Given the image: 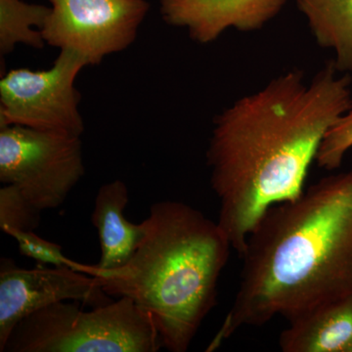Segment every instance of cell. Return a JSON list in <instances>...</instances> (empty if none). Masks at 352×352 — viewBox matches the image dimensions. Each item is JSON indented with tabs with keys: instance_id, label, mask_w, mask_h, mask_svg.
Returning <instances> with one entry per match:
<instances>
[{
	"instance_id": "8992f818",
	"label": "cell",
	"mask_w": 352,
	"mask_h": 352,
	"mask_svg": "<svg viewBox=\"0 0 352 352\" xmlns=\"http://www.w3.org/2000/svg\"><path fill=\"white\" fill-rule=\"evenodd\" d=\"M87 66L78 53L60 50L50 69L9 71L0 80V127L23 126L82 136L85 124L75 82Z\"/></svg>"
},
{
	"instance_id": "2e32d148",
	"label": "cell",
	"mask_w": 352,
	"mask_h": 352,
	"mask_svg": "<svg viewBox=\"0 0 352 352\" xmlns=\"http://www.w3.org/2000/svg\"><path fill=\"white\" fill-rule=\"evenodd\" d=\"M352 148V109L332 126L322 141L317 153L319 168L332 171L339 168Z\"/></svg>"
},
{
	"instance_id": "9a60e30c",
	"label": "cell",
	"mask_w": 352,
	"mask_h": 352,
	"mask_svg": "<svg viewBox=\"0 0 352 352\" xmlns=\"http://www.w3.org/2000/svg\"><path fill=\"white\" fill-rule=\"evenodd\" d=\"M6 234L17 241L18 249L22 256L34 259L38 263L50 264L56 267H69L83 272L85 264L76 263L67 258L62 252L61 245L39 237L34 231L9 229Z\"/></svg>"
},
{
	"instance_id": "277c9868",
	"label": "cell",
	"mask_w": 352,
	"mask_h": 352,
	"mask_svg": "<svg viewBox=\"0 0 352 352\" xmlns=\"http://www.w3.org/2000/svg\"><path fill=\"white\" fill-rule=\"evenodd\" d=\"M163 349L151 319L131 298H119L85 311L66 300L20 322L8 352H156Z\"/></svg>"
},
{
	"instance_id": "6da1fadb",
	"label": "cell",
	"mask_w": 352,
	"mask_h": 352,
	"mask_svg": "<svg viewBox=\"0 0 352 352\" xmlns=\"http://www.w3.org/2000/svg\"><path fill=\"white\" fill-rule=\"evenodd\" d=\"M352 78L332 61L311 80L275 76L214 120L207 150L219 226L239 256L265 212L305 191L327 132L352 109Z\"/></svg>"
},
{
	"instance_id": "8fae6325",
	"label": "cell",
	"mask_w": 352,
	"mask_h": 352,
	"mask_svg": "<svg viewBox=\"0 0 352 352\" xmlns=\"http://www.w3.org/2000/svg\"><path fill=\"white\" fill-rule=\"evenodd\" d=\"M278 344L284 352H352V296L289 321Z\"/></svg>"
},
{
	"instance_id": "4fadbf2b",
	"label": "cell",
	"mask_w": 352,
	"mask_h": 352,
	"mask_svg": "<svg viewBox=\"0 0 352 352\" xmlns=\"http://www.w3.org/2000/svg\"><path fill=\"white\" fill-rule=\"evenodd\" d=\"M51 8L22 0H0V54L6 56L22 43L41 50L45 41L41 30Z\"/></svg>"
},
{
	"instance_id": "7a4b0ae2",
	"label": "cell",
	"mask_w": 352,
	"mask_h": 352,
	"mask_svg": "<svg viewBox=\"0 0 352 352\" xmlns=\"http://www.w3.org/2000/svg\"><path fill=\"white\" fill-rule=\"evenodd\" d=\"M239 288L206 351L245 327L352 296V170L270 208L248 238Z\"/></svg>"
},
{
	"instance_id": "3957f363",
	"label": "cell",
	"mask_w": 352,
	"mask_h": 352,
	"mask_svg": "<svg viewBox=\"0 0 352 352\" xmlns=\"http://www.w3.org/2000/svg\"><path fill=\"white\" fill-rule=\"evenodd\" d=\"M145 235L124 266L83 272L113 298H131L151 319L163 349L186 352L217 303L232 249L219 222L177 201H157L143 221Z\"/></svg>"
},
{
	"instance_id": "30bf717a",
	"label": "cell",
	"mask_w": 352,
	"mask_h": 352,
	"mask_svg": "<svg viewBox=\"0 0 352 352\" xmlns=\"http://www.w3.org/2000/svg\"><path fill=\"white\" fill-rule=\"evenodd\" d=\"M129 192L122 180L102 185L95 197L92 224L98 233L101 258L99 270H110L124 266L138 250L145 235L143 221L135 224L124 217Z\"/></svg>"
},
{
	"instance_id": "ba28073f",
	"label": "cell",
	"mask_w": 352,
	"mask_h": 352,
	"mask_svg": "<svg viewBox=\"0 0 352 352\" xmlns=\"http://www.w3.org/2000/svg\"><path fill=\"white\" fill-rule=\"evenodd\" d=\"M75 300L96 307L112 302L98 280L69 267L27 270L2 258L0 267V351L16 326L30 315L60 302Z\"/></svg>"
},
{
	"instance_id": "52a82bcc",
	"label": "cell",
	"mask_w": 352,
	"mask_h": 352,
	"mask_svg": "<svg viewBox=\"0 0 352 352\" xmlns=\"http://www.w3.org/2000/svg\"><path fill=\"white\" fill-rule=\"evenodd\" d=\"M41 30L45 43L78 53L88 66L122 52L138 38L149 3L146 0H50Z\"/></svg>"
},
{
	"instance_id": "7c38bea8",
	"label": "cell",
	"mask_w": 352,
	"mask_h": 352,
	"mask_svg": "<svg viewBox=\"0 0 352 352\" xmlns=\"http://www.w3.org/2000/svg\"><path fill=\"white\" fill-rule=\"evenodd\" d=\"M316 43L332 50L336 69L352 72V0H296Z\"/></svg>"
},
{
	"instance_id": "9c48e42d",
	"label": "cell",
	"mask_w": 352,
	"mask_h": 352,
	"mask_svg": "<svg viewBox=\"0 0 352 352\" xmlns=\"http://www.w3.org/2000/svg\"><path fill=\"white\" fill-rule=\"evenodd\" d=\"M166 24L184 28L197 43H214L229 29L254 32L274 19L288 0H159Z\"/></svg>"
},
{
	"instance_id": "5bb4252c",
	"label": "cell",
	"mask_w": 352,
	"mask_h": 352,
	"mask_svg": "<svg viewBox=\"0 0 352 352\" xmlns=\"http://www.w3.org/2000/svg\"><path fill=\"white\" fill-rule=\"evenodd\" d=\"M41 210L25 198L14 185H4L0 189V228L34 231L38 226Z\"/></svg>"
},
{
	"instance_id": "5b68a950",
	"label": "cell",
	"mask_w": 352,
	"mask_h": 352,
	"mask_svg": "<svg viewBox=\"0 0 352 352\" xmlns=\"http://www.w3.org/2000/svg\"><path fill=\"white\" fill-rule=\"evenodd\" d=\"M85 173L80 136L0 127V182L17 187L41 212L59 208Z\"/></svg>"
}]
</instances>
